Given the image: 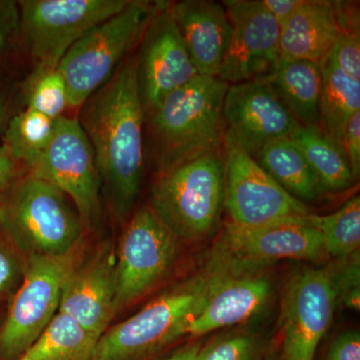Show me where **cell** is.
Returning a JSON list of instances; mask_svg holds the SVG:
<instances>
[{"label":"cell","mask_w":360,"mask_h":360,"mask_svg":"<svg viewBox=\"0 0 360 360\" xmlns=\"http://www.w3.org/2000/svg\"><path fill=\"white\" fill-rule=\"evenodd\" d=\"M80 127L90 142L99 179L113 212L125 217L141 191L146 113L139 96L136 59H129L82 106Z\"/></svg>","instance_id":"1"},{"label":"cell","mask_w":360,"mask_h":360,"mask_svg":"<svg viewBox=\"0 0 360 360\" xmlns=\"http://www.w3.org/2000/svg\"><path fill=\"white\" fill-rule=\"evenodd\" d=\"M229 84L201 77L172 92L146 115L153 158L160 174L180 163L222 148V110Z\"/></svg>","instance_id":"2"},{"label":"cell","mask_w":360,"mask_h":360,"mask_svg":"<svg viewBox=\"0 0 360 360\" xmlns=\"http://www.w3.org/2000/svg\"><path fill=\"white\" fill-rule=\"evenodd\" d=\"M224 201V149L219 148L160 174L149 208L177 241L196 243L217 229Z\"/></svg>","instance_id":"3"},{"label":"cell","mask_w":360,"mask_h":360,"mask_svg":"<svg viewBox=\"0 0 360 360\" xmlns=\"http://www.w3.org/2000/svg\"><path fill=\"white\" fill-rule=\"evenodd\" d=\"M161 4L130 0L120 13L92 27L68 49L58 68L70 108H79L115 75Z\"/></svg>","instance_id":"4"},{"label":"cell","mask_w":360,"mask_h":360,"mask_svg":"<svg viewBox=\"0 0 360 360\" xmlns=\"http://www.w3.org/2000/svg\"><path fill=\"white\" fill-rule=\"evenodd\" d=\"M65 196L58 187L28 174L0 210V222L30 257L70 255L82 238V221Z\"/></svg>","instance_id":"5"},{"label":"cell","mask_w":360,"mask_h":360,"mask_svg":"<svg viewBox=\"0 0 360 360\" xmlns=\"http://www.w3.org/2000/svg\"><path fill=\"white\" fill-rule=\"evenodd\" d=\"M205 295V278L198 277L108 328L97 341L92 360H139L180 336L198 315Z\"/></svg>","instance_id":"6"},{"label":"cell","mask_w":360,"mask_h":360,"mask_svg":"<svg viewBox=\"0 0 360 360\" xmlns=\"http://www.w3.org/2000/svg\"><path fill=\"white\" fill-rule=\"evenodd\" d=\"M130 0H23L20 33L37 65L58 68L85 33L127 7Z\"/></svg>","instance_id":"7"},{"label":"cell","mask_w":360,"mask_h":360,"mask_svg":"<svg viewBox=\"0 0 360 360\" xmlns=\"http://www.w3.org/2000/svg\"><path fill=\"white\" fill-rule=\"evenodd\" d=\"M307 215L257 226H241L229 221L222 229L210 262L255 270L283 259L326 262L329 257L321 233Z\"/></svg>","instance_id":"8"},{"label":"cell","mask_w":360,"mask_h":360,"mask_svg":"<svg viewBox=\"0 0 360 360\" xmlns=\"http://www.w3.org/2000/svg\"><path fill=\"white\" fill-rule=\"evenodd\" d=\"M75 266L72 253L28 258L25 281L0 331L1 359L20 357L44 333L58 312L63 284Z\"/></svg>","instance_id":"9"},{"label":"cell","mask_w":360,"mask_h":360,"mask_svg":"<svg viewBox=\"0 0 360 360\" xmlns=\"http://www.w3.org/2000/svg\"><path fill=\"white\" fill-rule=\"evenodd\" d=\"M222 149L224 208L232 224L257 226L311 213L305 203L290 195L227 131H224Z\"/></svg>","instance_id":"10"},{"label":"cell","mask_w":360,"mask_h":360,"mask_svg":"<svg viewBox=\"0 0 360 360\" xmlns=\"http://www.w3.org/2000/svg\"><path fill=\"white\" fill-rule=\"evenodd\" d=\"M336 307L338 295L328 265L304 267L290 277L281 300L284 360H314Z\"/></svg>","instance_id":"11"},{"label":"cell","mask_w":360,"mask_h":360,"mask_svg":"<svg viewBox=\"0 0 360 360\" xmlns=\"http://www.w3.org/2000/svg\"><path fill=\"white\" fill-rule=\"evenodd\" d=\"M177 239L149 206L137 210L123 232L115 257L116 309L146 295L167 276Z\"/></svg>","instance_id":"12"},{"label":"cell","mask_w":360,"mask_h":360,"mask_svg":"<svg viewBox=\"0 0 360 360\" xmlns=\"http://www.w3.org/2000/svg\"><path fill=\"white\" fill-rule=\"evenodd\" d=\"M28 170L68 196L82 221H96L101 182L94 150L77 118H58L51 143Z\"/></svg>","instance_id":"13"},{"label":"cell","mask_w":360,"mask_h":360,"mask_svg":"<svg viewBox=\"0 0 360 360\" xmlns=\"http://www.w3.org/2000/svg\"><path fill=\"white\" fill-rule=\"evenodd\" d=\"M231 32L219 77L229 84L269 77L281 63V28L260 0H225Z\"/></svg>","instance_id":"14"},{"label":"cell","mask_w":360,"mask_h":360,"mask_svg":"<svg viewBox=\"0 0 360 360\" xmlns=\"http://www.w3.org/2000/svg\"><path fill=\"white\" fill-rule=\"evenodd\" d=\"M141 39L136 77L144 113L148 115L172 92L200 75L175 23L172 4L162 2Z\"/></svg>","instance_id":"15"},{"label":"cell","mask_w":360,"mask_h":360,"mask_svg":"<svg viewBox=\"0 0 360 360\" xmlns=\"http://www.w3.org/2000/svg\"><path fill=\"white\" fill-rule=\"evenodd\" d=\"M205 278V295L198 315L186 335L200 336L243 323L269 302L272 285L257 270L234 269L210 262Z\"/></svg>","instance_id":"16"},{"label":"cell","mask_w":360,"mask_h":360,"mask_svg":"<svg viewBox=\"0 0 360 360\" xmlns=\"http://www.w3.org/2000/svg\"><path fill=\"white\" fill-rule=\"evenodd\" d=\"M222 115L225 131L252 158L267 144L290 139L300 127L266 78L229 84Z\"/></svg>","instance_id":"17"},{"label":"cell","mask_w":360,"mask_h":360,"mask_svg":"<svg viewBox=\"0 0 360 360\" xmlns=\"http://www.w3.org/2000/svg\"><path fill=\"white\" fill-rule=\"evenodd\" d=\"M116 311L115 257L110 243H104L68 274L58 312L99 338L110 328Z\"/></svg>","instance_id":"18"},{"label":"cell","mask_w":360,"mask_h":360,"mask_svg":"<svg viewBox=\"0 0 360 360\" xmlns=\"http://www.w3.org/2000/svg\"><path fill=\"white\" fill-rule=\"evenodd\" d=\"M175 23L201 77H217L231 27L221 2L184 0L172 4Z\"/></svg>","instance_id":"19"},{"label":"cell","mask_w":360,"mask_h":360,"mask_svg":"<svg viewBox=\"0 0 360 360\" xmlns=\"http://www.w3.org/2000/svg\"><path fill=\"white\" fill-rule=\"evenodd\" d=\"M338 35L335 1L302 0L281 30V63L309 60L319 65L335 46Z\"/></svg>","instance_id":"20"},{"label":"cell","mask_w":360,"mask_h":360,"mask_svg":"<svg viewBox=\"0 0 360 360\" xmlns=\"http://www.w3.org/2000/svg\"><path fill=\"white\" fill-rule=\"evenodd\" d=\"M266 79L300 127L319 125L321 71L319 63L284 61Z\"/></svg>","instance_id":"21"},{"label":"cell","mask_w":360,"mask_h":360,"mask_svg":"<svg viewBox=\"0 0 360 360\" xmlns=\"http://www.w3.org/2000/svg\"><path fill=\"white\" fill-rule=\"evenodd\" d=\"M253 158L290 195L305 205L326 193L314 168L290 139L267 144Z\"/></svg>","instance_id":"22"},{"label":"cell","mask_w":360,"mask_h":360,"mask_svg":"<svg viewBox=\"0 0 360 360\" xmlns=\"http://www.w3.org/2000/svg\"><path fill=\"white\" fill-rule=\"evenodd\" d=\"M321 129L343 149V136L348 122L360 110V80L354 79L336 65L329 52L321 63Z\"/></svg>","instance_id":"23"},{"label":"cell","mask_w":360,"mask_h":360,"mask_svg":"<svg viewBox=\"0 0 360 360\" xmlns=\"http://www.w3.org/2000/svg\"><path fill=\"white\" fill-rule=\"evenodd\" d=\"M290 139L302 151L326 193H343L356 181L345 150L321 125H300Z\"/></svg>","instance_id":"24"},{"label":"cell","mask_w":360,"mask_h":360,"mask_svg":"<svg viewBox=\"0 0 360 360\" xmlns=\"http://www.w3.org/2000/svg\"><path fill=\"white\" fill-rule=\"evenodd\" d=\"M99 338L58 312L20 360H92Z\"/></svg>","instance_id":"25"},{"label":"cell","mask_w":360,"mask_h":360,"mask_svg":"<svg viewBox=\"0 0 360 360\" xmlns=\"http://www.w3.org/2000/svg\"><path fill=\"white\" fill-rule=\"evenodd\" d=\"M58 120L25 108L7 122L4 146L16 162L30 168L51 143Z\"/></svg>","instance_id":"26"},{"label":"cell","mask_w":360,"mask_h":360,"mask_svg":"<svg viewBox=\"0 0 360 360\" xmlns=\"http://www.w3.org/2000/svg\"><path fill=\"white\" fill-rule=\"evenodd\" d=\"M307 219L321 233L329 258L341 259L359 251V196H354L330 214L309 213Z\"/></svg>","instance_id":"27"},{"label":"cell","mask_w":360,"mask_h":360,"mask_svg":"<svg viewBox=\"0 0 360 360\" xmlns=\"http://www.w3.org/2000/svg\"><path fill=\"white\" fill-rule=\"evenodd\" d=\"M26 108L58 120L68 110V94L58 68L35 66L25 85Z\"/></svg>","instance_id":"28"},{"label":"cell","mask_w":360,"mask_h":360,"mask_svg":"<svg viewBox=\"0 0 360 360\" xmlns=\"http://www.w3.org/2000/svg\"><path fill=\"white\" fill-rule=\"evenodd\" d=\"M340 35L331 54L343 72L360 80V21L359 4L335 1Z\"/></svg>","instance_id":"29"},{"label":"cell","mask_w":360,"mask_h":360,"mask_svg":"<svg viewBox=\"0 0 360 360\" xmlns=\"http://www.w3.org/2000/svg\"><path fill=\"white\" fill-rule=\"evenodd\" d=\"M359 251H357L350 257L335 259L328 265L335 281L338 307L341 304L347 309H359Z\"/></svg>","instance_id":"30"},{"label":"cell","mask_w":360,"mask_h":360,"mask_svg":"<svg viewBox=\"0 0 360 360\" xmlns=\"http://www.w3.org/2000/svg\"><path fill=\"white\" fill-rule=\"evenodd\" d=\"M258 352L259 343L255 336L238 335L200 347L195 360H257Z\"/></svg>","instance_id":"31"},{"label":"cell","mask_w":360,"mask_h":360,"mask_svg":"<svg viewBox=\"0 0 360 360\" xmlns=\"http://www.w3.org/2000/svg\"><path fill=\"white\" fill-rule=\"evenodd\" d=\"M20 32V13L14 1H0V54L8 49L14 37Z\"/></svg>","instance_id":"32"},{"label":"cell","mask_w":360,"mask_h":360,"mask_svg":"<svg viewBox=\"0 0 360 360\" xmlns=\"http://www.w3.org/2000/svg\"><path fill=\"white\" fill-rule=\"evenodd\" d=\"M343 150L355 180L360 174V110L350 118L343 136Z\"/></svg>","instance_id":"33"},{"label":"cell","mask_w":360,"mask_h":360,"mask_svg":"<svg viewBox=\"0 0 360 360\" xmlns=\"http://www.w3.org/2000/svg\"><path fill=\"white\" fill-rule=\"evenodd\" d=\"M326 360H360V335L356 330L340 333L331 342Z\"/></svg>","instance_id":"34"},{"label":"cell","mask_w":360,"mask_h":360,"mask_svg":"<svg viewBox=\"0 0 360 360\" xmlns=\"http://www.w3.org/2000/svg\"><path fill=\"white\" fill-rule=\"evenodd\" d=\"M262 2L281 30L300 6L302 0H264Z\"/></svg>","instance_id":"35"},{"label":"cell","mask_w":360,"mask_h":360,"mask_svg":"<svg viewBox=\"0 0 360 360\" xmlns=\"http://www.w3.org/2000/svg\"><path fill=\"white\" fill-rule=\"evenodd\" d=\"M15 163L8 149L2 144L0 146V191H4L13 179Z\"/></svg>","instance_id":"36"},{"label":"cell","mask_w":360,"mask_h":360,"mask_svg":"<svg viewBox=\"0 0 360 360\" xmlns=\"http://www.w3.org/2000/svg\"><path fill=\"white\" fill-rule=\"evenodd\" d=\"M14 264L11 258L0 250V291L7 290L13 283Z\"/></svg>","instance_id":"37"},{"label":"cell","mask_w":360,"mask_h":360,"mask_svg":"<svg viewBox=\"0 0 360 360\" xmlns=\"http://www.w3.org/2000/svg\"><path fill=\"white\" fill-rule=\"evenodd\" d=\"M200 345H191L177 350L174 354L162 360H195Z\"/></svg>","instance_id":"38"},{"label":"cell","mask_w":360,"mask_h":360,"mask_svg":"<svg viewBox=\"0 0 360 360\" xmlns=\"http://www.w3.org/2000/svg\"><path fill=\"white\" fill-rule=\"evenodd\" d=\"M6 124V103H4V97H2L1 94H0V134L4 132Z\"/></svg>","instance_id":"39"},{"label":"cell","mask_w":360,"mask_h":360,"mask_svg":"<svg viewBox=\"0 0 360 360\" xmlns=\"http://www.w3.org/2000/svg\"><path fill=\"white\" fill-rule=\"evenodd\" d=\"M265 360H284L283 354H279V352H274L269 355V356L266 357Z\"/></svg>","instance_id":"40"}]
</instances>
